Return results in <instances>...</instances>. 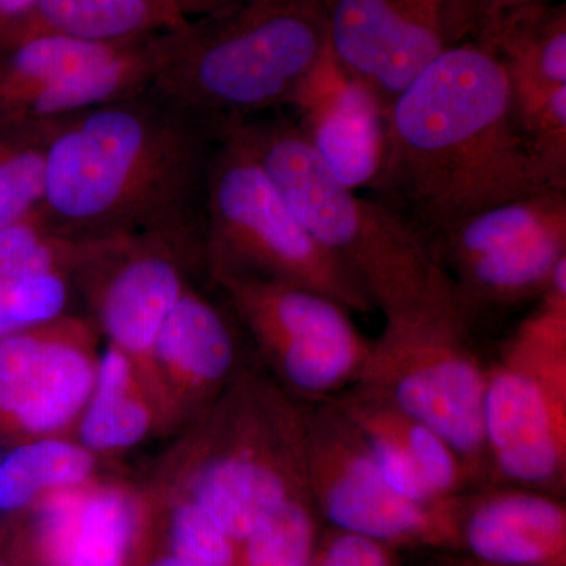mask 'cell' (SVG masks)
Listing matches in <instances>:
<instances>
[{
  "label": "cell",
  "instance_id": "6da1fadb",
  "mask_svg": "<svg viewBox=\"0 0 566 566\" xmlns=\"http://www.w3.org/2000/svg\"><path fill=\"white\" fill-rule=\"evenodd\" d=\"M424 240L476 212L547 191L501 59L476 40L439 55L385 109L367 186Z\"/></svg>",
  "mask_w": 566,
  "mask_h": 566
},
{
  "label": "cell",
  "instance_id": "7a4b0ae2",
  "mask_svg": "<svg viewBox=\"0 0 566 566\" xmlns=\"http://www.w3.org/2000/svg\"><path fill=\"white\" fill-rule=\"evenodd\" d=\"M219 125L150 87L59 122L41 219L77 238H159L205 263L208 174Z\"/></svg>",
  "mask_w": 566,
  "mask_h": 566
},
{
  "label": "cell",
  "instance_id": "3957f363",
  "mask_svg": "<svg viewBox=\"0 0 566 566\" xmlns=\"http://www.w3.org/2000/svg\"><path fill=\"white\" fill-rule=\"evenodd\" d=\"M226 123L249 145L305 232L356 279L385 319L465 318L430 243L378 200L342 185L293 115L275 111Z\"/></svg>",
  "mask_w": 566,
  "mask_h": 566
},
{
  "label": "cell",
  "instance_id": "277c9868",
  "mask_svg": "<svg viewBox=\"0 0 566 566\" xmlns=\"http://www.w3.org/2000/svg\"><path fill=\"white\" fill-rule=\"evenodd\" d=\"M329 54L327 0H232L163 33L153 92L216 125L292 107Z\"/></svg>",
  "mask_w": 566,
  "mask_h": 566
},
{
  "label": "cell",
  "instance_id": "5b68a950",
  "mask_svg": "<svg viewBox=\"0 0 566 566\" xmlns=\"http://www.w3.org/2000/svg\"><path fill=\"white\" fill-rule=\"evenodd\" d=\"M186 495L241 543L289 499L307 490L304 408L277 382L238 374L189 424L158 480Z\"/></svg>",
  "mask_w": 566,
  "mask_h": 566
},
{
  "label": "cell",
  "instance_id": "8992f818",
  "mask_svg": "<svg viewBox=\"0 0 566 566\" xmlns=\"http://www.w3.org/2000/svg\"><path fill=\"white\" fill-rule=\"evenodd\" d=\"M208 273L229 270L294 283L368 314L363 286L305 232L249 145L219 125L205 199Z\"/></svg>",
  "mask_w": 566,
  "mask_h": 566
},
{
  "label": "cell",
  "instance_id": "52a82bcc",
  "mask_svg": "<svg viewBox=\"0 0 566 566\" xmlns=\"http://www.w3.org/2000/svg\"><path fill=\"white\" fill-rule=\"evenodd\" d=\"M486 368L483 427L491 475L554 494L566 482V270Z\"/></svg>",
  "mask_w": 566,
  "mask_h": 566
},
{
  "label": "cell",
  "instance_id": "ba28073f",
  "mask_svg": "<svg viewBox=\"0 0 566 566\" xmlns=\"http://www.w3.org/2000/svg\"><path fill=\"white\" fill-rule=\"evenodd\" d=\"M468 327L457 314L385 319L353 387L442 436L474 482L491 475L483 427L486 367Z\"/></svg>",
  "mask_w": 566,
  "mask_h": 566
},
{
  "label": "cell",
  "instance_id": "9c48e42d",
  "mask_svg": "<svg viewBox=\"0 0 566 566\" xmlns=\"http://www.w3.org/2000/svg\"><path fill=\"white\" fill-rule=\"evenodd\" d=\"M210 275L292 397L326 401L356 385L370 340L344 305L275 279L229 270Z\"/></svg>",
  "mask_w": 566,
  "mask_h": 566
},
{
  "label": "cell",
  "instance_id": "30bf717a",
  "mask_svg": "<svg viewBox=\"0 0 566 566\" xmlns=\"http://www.w3.org/2000/svg\"><path fill=\"white\" fill-rule=\"evenodd\" d=\"M304 471L312 504L335 531L392 547L458 545L463 501L422 505L395 493L333 400L304 409Z\"/></svg>",
  "mask_w": 566,
  "mask_h": 566
},
{
  "label": "cell",
  "instance_id": "8fae6325",
  "mask_svg": "<svg viewBox=\"0 0 566 566\" xmlns=\"http://www.w3.org/2000/svg\"><path fill=\"white\" fill-rule=\"evenodd\" d=\"M329 52L389 106L439 55L474 40V0H327Z\"/></svg>",
  "mask_w": 566,
  "mask_h": 566
},
{
  "label": "cell",
  "instance_id": "7c38bea8",
  "mask_svg": "<svg viewBox=\"0 0 566 566\" xmlns=\"http://www.w3.org/2000/svg\"><path fill=\"white\" fill-rule=\"evenodd\" d=\"M98 357L95 324L69 314L0 338V444L73 433Z\"/></svg>",
  "mask_w": 566,
  "mask_h": 566
},
{
  "label": "cell",
  "instance_id": "4fadbf2b",
  "mask_svg": "<svg viewBox=\"0 0 566 566\" xmlns=\"http://www.w3.org/2000/svg\"><path fill=\"white\" fill-rule=\"evenodd\" d=\"M153 505L151 493L95 476L43 495L18 517V546L39 566H129Z\"/></svg>",
  "mask_w": 566,
  "mask_h": 566
},
{
  "label": "cell",
  "instance_id": "5bb4252c",
  "mask_svg": "<svg viewBox=\"0 0 566 566\" xmlns=\"http://www.w3.org/2000/svg\"><path fill=\"white\" fill-rule=\"evenodd\" d=\"M193 260L202 259L172 241L132 238L82 275L107 344L132 357L151 392L153 345L191 285L188 263Z\"/></svg>",
  "mask_w": 566,
  "mask_h": 566
},
{
  "label": "cell",
  "instance_id": "9a60e30c",
  "mask_svg": "<svg viewBox=\"0 0 566 566\" xmlns=\"http://www.w3.org/2000/svg\"><path fill=\"white\" fill-rule=\"evenodd\" d=\"M237 340L226 315L189 285L163 324L150 356L153 392L169 428L191 424L233 381Z\"/></svg>",
  "mask_w": 566,
  "mask_h": 566
},
{
  "label": "cell",
  "instance_id": "2e32d148",
  "mask_svg": "<svg viewBox=\"0 0 566 566\" xmlns=\"http://www.w3.org/2000/svg\"><path fill=\"white\" fill-rule=\"evenodd\" d=\"M290 109L342 185L352 191L370 185L381 158L385 107L338 69L331 52Z\"/></svg>",
  "mask_w": 566,
  "mask_h": 566
},
{
  "label": "cell",
  "instance_id": "e0dca14e",
  "mask_svg": "<svg viewBox=\"0 0 566 566\" xmlns=\"http://www.w3.org/2000/svg\"><path fill=\"white\" fill-rule=\"evenodd\" d=\"M458 545L486 566H566V509L554 494L494 490L461 506Z\"/></svg>",
  "mask_w": 566,
  "mask_h": 566
},
{
  "label": "cell",
  "instance_id": "ac0fdd59",
  "mask_svg": "<svg viewBox=\"0 0 566 566\" xmlns=\"http://www.w3.org/2000/svg\"><path fill=\"white\" fill-rule=\"evenodd\" d=\"M188 18L161 0H36L10 29L0 51L35 39L61 36L95 44H129L181 28Z\"/></svg>",
  "mask_w": 566,
  "mask_h": 566
},
{
  "label": "cell",
  "instance_id": "d6986e66",
  "mask_svg": "<svg viewBox=\"0 0 566 566\" xmlns=\"http://www.w3.org/2000/svg\"><path fill=\"white\" fill-rule=\"evenodd\" d=\"M166 431L161 406L136 363L117 346L99 353L91 400L74 428L93 455H112Z\"/></svg>",
  "mask_w": 566,
  "mask_h": 566
},
{
  "label": "cell",
  "instance_id": "ffe728a7",
  "mask_svg": "<svg viewBox=\"0 0 566 566\" xmlns=\"http://www.w3.org/2000/svg\"><path fill=\"white\" fill-rule=\"evenodd\" d=\"M564 259L566 222L501 251L453 264L447 274L469 319L472 307H509L534 297L539 300Z\"/></svg>",
  "mask_w": 566,
  "mask_h": 566
},
{
  "label": "cell",
  "instance_id": "44dd1931",
  "mask_svg": "<svg viewBox=\"0 0 566 566\" xmlns=\"http://www.w3.org/2000/svg\"><path fill=\"white\" fill-rule=\"evenodd\" d=\"M504 63L510 80L566 85V3H532L502 14L475 36Z\"/></svg>",
  "mask_w": 566,
  "mask_h": 566
},
{
  "label": "cell",
  "instance_id": "7402d4cb",
  "mask_svg": "<svg viewBox=\"0 0 566 566\" xmlns=\"http://www.w3.org/2000/svg\"><path fill=\"white\" fill-rule=\"evenodd\" d=\"M98 457L71 436L7 446L0 453V521L14 523L43 495L95 479Z\"/></svg>",
  "mask_w": 566,
  "mask_h": 566
},
{
  "label": "cell",
  "instance_id": "603a6c76",
  "mask_svg": "<svg viewBox=\"0 0 566 566\" xmlns=\"http://www.w3.org/2000/svg\"><path fill=\"white\" fill-rule=\"evenodd\" d=\"M120 46L35 36L0 51V123H32L33 104L51 85Z\"/></svg>",
  "mask_w": 566,
  "mask_h": 566
},
{
  "label": "cell",
  "instance_id": "cb8c5ba5",
  "mask_svg": "<svg viewBox=\"0 0 566 566\" xmlns=\"http://www.w3.org/2000/svg\"><path fill=\"white\" fill-rule=\"evenodd\" d=\"M562 222H566V191H547L469 216L434 234L428 243L447 271L453 264L510 248Z\"/></svg>",
  "mask_w": 566,
  "mask_h": 566
},
{
  "label": "cell",
  "instance_id": "d4e9b609",
  "mask_svg": "<svg viewBox=\"0 0 566 566\" xmlns=\"http://www.w3.org/2000/svg\"><path fill=\"white\" fill-rule=\"evenodd\" d=\"M133 237L77 238L36 218L0 227V279L28 275H84Z\"/></svg>",
  "mask_w": 566,
  "mask_h": 566
},
{
  "label": "cell",
  "instance_id": "484cf974",
  "mask_svg": "<svg viewBox=\"0 0 566 566\" xmlns=\"http://www.w3.org/2000/svg\"><path fill=\"white\" fill-rule=\"evenodd\" d=\"M59 122L0 123V227L41 216Z\"/></svg>",
  "mask_w": 566,
  "mask_h": 566
},
{
  "label": "cell",
  "instance_id": "4316f807",
  "mask_svg": "<svg viewBox=\"0 0 566 566\" xmlns=\"http://www.w3.org/2000/svg\"><path fill=\"white\" fill-rule=\"evenodd\" d=\"M308 490L301 491L240 543L237 566H312L318 535Z\"/></svg>",
  "mask_w": 566,
  "mask_h": 566
},
{
  "label": "cell",
  "instance_id": "83f0119b",
  "mask_svg": "<svg viewBox=\"0 0 566 566\" xmlns=\"http://www.w3.org/2000/svg\"><path fill=\"white\" fill-rule=\"evenodd\" d=\"M510 82L524 136L551 182L566 191V85Z\"/></svg>",
  "mask_w": 566,
  "mask_h": 566
},
{
  "label": "cell",
  "instance_id": "f1b7e54d",
  "mask_svg": "<svg viewBox=\"0 0 566 566\" xmlns=\"http://www.w3.org/2000/svg\"><path fill=\"white\" fill-rule=\"evenodd\" d=\"M170 504V556L185 566H237L240 543L227 535L192 499L163 495Z\"/></svg>",
  "mask_w": 566,
  "mask_h": 566
},
{
  "label": "cell",
  "instance_id": "f546056e",
  "mask_svg": "<svg viewBox=\"0 0 566 566\" xmlns=\"http://www.w3.org/2000/svg\"><path fill=\"white\" fill-rule=\"evenodd\" d=\"M70 281L62 274L0 279V338L65 315Z\"/></svg>",
  "mask_w": 566,
  "mask_h": 566
},
{
  "label": "cell",
  "instance_id": "4dcf8cb0",
  "mask_svg": "<svg viewBox=\"0 0 566 566\" xmlns=\"http://www.w3.org/2000/svg\"><path fill=\"white\" fill-rule=\"evenodd\" d=\"M312 566H400L392 546L335 531L318 542Z\"/></svg>",
  "mask_w": 566,
  "mask_h": 566
},
{
  "label": "cell",
  "instance_id": "1f68e13d",
  "mask_svg": "<svg viewBox=\"0 0 566 566\" xmlns=\"http://www.w3.org/2000/svg\"><path fill=\"white\" fill-rule=\"evenodd\" d=\"M551 2V0H474L476 11V33L488 28L491 22L501 18L509 11L520 9V7L532 6V3Z\"/></svg>",
  "mask_w": 566,
  "mask_h": 566
},
{
  "label": "cell",
  "instance_id": "d6a6232c",
  "mask_svg": "<svg viewBox=\"0 0 566 566\" xmlns=\"http://www.w3.org/2000/svg\"><path fill=\"white\" fill-rule=\"evenodd\" d=\"M36 0H0V43L17 22L35 6Z\"/></svg>",
  "mask_w": 566,
  "mask_h": 566
},
{
  "label": "cell",
  "instance_id": "836d02e7",
  "mask_svg": "<svg viewBox=\"0 0 566 566\" xmlns=\"http://www.w3.org/2000/svg\"><path fill=\"white\" fill-rule=\"evenodd\" d=\"M232 0H177L178 7L186 18H196L226 6Z\"/></svg>",
  "mask_w": 566,
  "mask_h": 566
},
{
  "label": "cell",
  "instance_id": "e575fe53",
  "mask_svg": "<svg viewBox=\"0 0 566 566\" xmlns=\"http://www.w3.org/2000/svg\"><path fill=\"white\" fill-rule=\"evenodd\" d=\"M147 566H185L181 564V562H178L177 558L174 556H170V554H166V556L156 558V560H153L151 564H148Z\"/></svg>",
  "mask_w": 566,
  "mask_h": 566
},
{
  "label": "cell",
  "instance_id": "d590c367",
  "mask_svg": "<svg viewBox=\"0 0 566 566\" xmlns=\"http://www.w3.org/2000/svg\"><path fill=\"white\" fill-rule=\"evenodd\" d=\"M161 2L166 3V6H169L170 9L180 11V13L182 14L180 7H178L177 0H161ZM182 17H185V14H182Z\"/></svg>",
  "mask_w": 566,
  "mask_h": 566
},
{
  "label": "cell",
  "instance_id": "8d00e7d4",
  "mask_svg": "<svg viewBox=\"0 0 566 566\" xmlns=\"http://www.w3.org/2000/svg\"><path fill=\"white\" fill-rule=\"evenodd\" d=\"M0 566H11L9 562L3 558L2 554H0Z\"/></svg>",
  "mask_w": 566,
  "mask_h": 566
},
{
  "label": "cell",
  "instance_id": "74e56055",
  "mask_svg": "<svg viewBox=\"0 0 566 566\" xmlns=\"http://www.w3.org/2000/svg\"><path fill=\"white\" fill-rule=\"evenodd\" d=\"M475 565L476 566H486V565L479 564V562H475Z\"/></svg>",
  "mask_w": 566,
  "mask_h": 566
},
{
  "label": "cell",
  "instance_id": "f35d334b",
  "mask_svg": "<svg viewBox=\"0 0 566 566\" xmlns=\"http://www.w3.org/2000/svg\"><path fill=\"white\" fill-rule=\"evenodd\" d=\"M468 566H476L475 564H472V565H468Z\"/></svg>",
  "mask_w": 566,
  "mask_h": 566
}]
</instances>
